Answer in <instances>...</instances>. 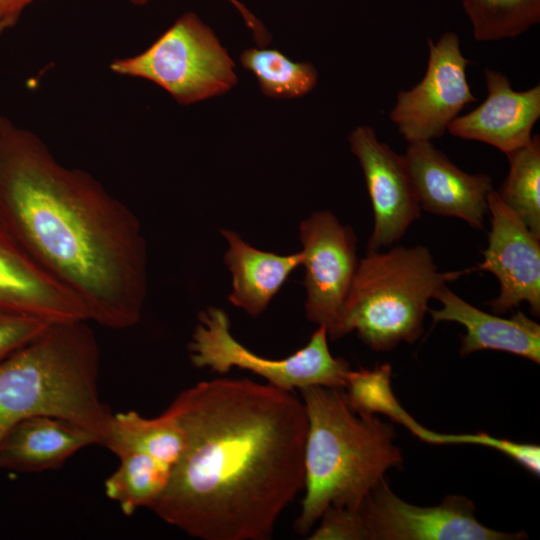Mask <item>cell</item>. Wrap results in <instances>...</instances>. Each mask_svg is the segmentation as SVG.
I'll list each match as a JSON object with an SVG mask.
<instances>
[{
    "label": "cell",
    "mask_w": 540,
    "mask_h": 540,
    "mask_svg": "<svg viewBox=\"0 0 540 540\" xmlns=\"http://www.w3.org/2000/svg\"><path fill=\"white\" fill-rule=\"evenodd\" d=\"M170 406L185 447L150 510L201 540H266L304 489L308 428L293 392L250 379L201 381Z\"/></svg>",
    "instance_id": "cell-1"
},
{
    "label": "cell",
    "mask_w": 540,
    "mask_h": 540,
    "mask_svg": "<svg viewBox=\"0 0 540 540\" xmlns=\"http://www.w3.org/2000/svg\"><path fill=\"white\" fill-rule=\"evenodd\" d=\"M0 217L89 322L142 317L147 251L140 222L90 173L61 164L34 132L0 115Z\"/></svg>",
    "instance_id": "cell-2"
},
{
    "label": "cell",
    "mask_w": 540,
    "mask_h": 540,
    "mask_svg": "<svg viewBox=\"0 0 540 540\" xmlns=\"http://www.w3.org/2000/svg\"><path fill=\"white\" fill-rule=\"evenodd\" d=\"M341 389H301L308 428L302 508L294 528L307 535L329 507L356 509L402 462L393 425L350 408Z\"/></svg>",
    "instance_id": "cell-3"
},
{
    "label": "cell",
    "mask_w": 540,
    "mask_h": 540,
    "mask_svg": "<svg viewBox=\"0 0 540 540\" xmlns=\"http://www.w3.org/2000/svg\"><path fill=\"white\" fill-rule=\"evenodd\" d=\"M100 348L87 320L51 322L0 364V441L16 423L51 416L103 444L112 415L98 389Z\"/></svg>",
    "instance_id": "cell-4"
},
{
    "label": "cell",
    "mask_w": 540,
    "mask_h": 540,
    "mask_svg": "<svg viewBox=\"0 0 540 540\" xmlns=\"http://www.w3.org/2000/svg\"><path fill=\"white\" fill-rule=\"evenodd\" d=\"M472 269L440 271L424 245L367 251L358 261L340 321L341 337L356 331L376 352L417 341L430 299Z\"/></svg>",
    "instance_id": "cell-5"
},
{
    "label": "cell",
    "mask_w": 540,
    "mask_h": 540,
    "mask_svg": "<svg viewBox=\"0 0 540 540\" xmlns=\"http://www.w3.org/2000/svg\"><path fill=\"white\" fill-rule=\"evenodd\" d=\"M119 76L148 80L181 105L230 91L237 84L235 64L219 39L196 14L180 16L142 52L113 60Z\"/></svg>",
    "instance_id": "cell-6"
},
{
    "label": "cell",
    "mask_w": 540,
    "mask_h": 540,
    "mask_svg": "<svg viewBox=\"0 0 540 540\" xmlns=\"http://www.w3.org/2000/svg\"><path fill=\"white\" fill-rule=\"evenodd\" d=\"M327 339L325 327L319 326L309 342L294 354L282 359L264 358L233 337L229 318L223 310L210 307L199 314L188 349L192 365L199 369L209 368L226 374L235 367L291 392L310 386L342 389L351 369L346 360L331 354Z\"/></svg>",
    "instance_id": "cell-7"
},
{
    "label": "cell",
    "mask_w": 540,
    "mask_h": 540,
    "mask_svg": "<svg viewBox=\"0 0 540 540\" xmlns=\"http://www.w3.org/2000/svg\"><path fill=\"white\" fill-rule=\"evenodd\" d=\"M464 496H446L422 507L399 498L385 479L353 509L357 540H513L526 534L504 533L481 524Z\"/></svg>",
    "instance_id": "cell-8"
},
{
    "label": "cell",
    "mask_w": 540,
    "mask_h": 540,
    "mask_svg": "<svg viewBox=\"0 0 540 540\" xmlns=\"http://www.w3.org/2000/svg\"><path fill=\"white\" fill-rule=\"evenodd\" d=\"M428 47L422 80L398 92L389 115L408 143L443 136L463 108L477 101L467 81L469 60L461 52L458 35L446 32L436 42L428 39Z\"/></svg>",
    "instance_id": "cell-9"
},
{
    "label": "cell",
    "mask_w": 540,
    "mask_h": 540,
    "mask_svg": "<svg viewBox=\"0 0 540 540\" xmlns=\"http://www.w3.org/2000/svg\"><path fill=\"white\" fill-rule=\"evenodd\" d=\"M307 291V318L341 338L343 306L358 266L356 236L329 211L313 213L300 224Z\"/></svg>",
    "instance_id": "cell-10"
},
{
    "label": "cell",
    "mask_w": 540,
    "mask_h": 540,
    "mask_svg": "<svg viewBox=\"0 0 540 540\" xmlns=\"http://www.w3.org/2000/svg\"><path fill=\"white\" fill-rule=\"evenodd\" d=\"M348 141L363 170L373 208L374 226L367 250L388 249L401 240L421 213L404 155L379 141L370 126L356 127Z\"/></svg>",
    "instance_id": "cell-11"
},
{
    "label": "cell",
    "mask_w": 540,
    "mask_h": 540,
    "mask_svg": "<svg viewBox=\"0 0 540 540\" xmlns=\"http://www.w3.org/2000/svg\"><path fill=\"white\" fill-rule=\"evenodd\" d=\"M491 229L483 261L475 267L491 272L499 281L497 298L487 303L494 314H503L526 302L540 315V238L492 190L487 198Z\"/></svg>",
    "instance_id": "cell-12"
},
{
    "label": "cell",
    "mask_w": 540,
    "mask_h": 540,
    "mask_svg": "<svg viewBox=\"0 0 540 540\" xmlns=\"http://www.w3.org/2000/svg\"><path fill=\"white\" fill-rule=\"evenodd\" d=\"M404 158L421 209L483 228L493 190L489 175L461 170L432 141L409 143Z\"/></svg>",
    "instance_id": "cell-13"
},
{
    "label": "cell",
    "mask_w": 540,
    "mask_h": 540,
    "mask_svg": "<svg viewBox=\"0 0 540 540\" xmlns=\"http://www.w3.org/2000/svg\"><path fill=\"white\" fill-rule=\"evenodd\" d=\"M484 73L487 97L471 112L457 116L447 131L492 145L507 155L531 140L540 118V85L516 91L501 72L486 68Z\"/></svg>",
    "instance_id": "cell-14"
},
{
    "label": "cell",
    "mask_w": 540,
    "mask_h": 540,
    "mask_svg": "<svg viewBox=\"0 0 540 540\" xmlns=\"http://www.w3.org/2000/svg\"><path fill=\"white\" fill-rule=\"evenodd\" d=\"M0 309L49 322L88 321L79 301L35 261L1 217Z\"/></svg>",
    "instance_id": "cell-15"
},
{
    "label": "cell",
    "mask_w": 540,
    "mask_h": 540,
    "mask_svg": "<svg viewBox=\"0 0 540 540\" xmlns=\"http://www.w3.org/2000/svg\"><path fill=\"white\" fill-rule=\"evenodd\" d=\"M440 309H428L435 323L450 321L461 324L466 332L461 338L460 354L467 356L483 350L515 354L540 362V325L518 310L510 318L484 312L469 304L446 286L435 298Z\"/></svg>",
    "instance_id": "cell-16"
},
{
    "label": "cell",
    "mask_w": 540,
    "mask_h": 540,
    "mask_svg": "<svg viewBox=\"0 0 540 540\" xmlns=\"http://www.w3.org/2000/svg\"><path fill=\"white\" fill-rule=\"evenodd\" d=\"M100 445L96 434L73 422L34 416L12 426L0 441V469L39 473L60 468L72 455Z\"/></svg>",
    "instance_id": "cell-17"
},
{
    "label": "cell",
    "mask_w": 540,
    "mask_h": 540,
    "mask_svg": "<svg viewBox=\"0 0 540 540\" xmlns=\"http://www.w3.org/2000/svg\"><path fill=\"white\" fill-rule=\"evenodd\" d=\"M228 242L225 263L233 276L231 303L250 316H259L290 273L302 264V252L278 255L258 250L231 231L222 230Z\"/></svg>",
    "instance_id": "cell-18"
},
{
    "label": "cell",
    "mask_w": 540,
    "mask_h": 540,
    "mask_svg": "<svg viewBox=\"0 0 540 540\" xmlns=\"http://www.w3.org/2000/svg\"><path fill=\"white\" fill-rule=\"evenodd\" d=\"M102 446L116 456L128 452L149 455L173 471L185 447V433L171 406L153 418L130 410L112 413Z\"/></svg>",
    "instance_id": "cell-19"
},
{
    "label": "cell",
    "mask_w": 540,
    "mask_h": 540,
    "mask_svg": "<svg viewBox=\"0 0 540 540\" xmlns=\"http://www.w3.org/2000/svg\"><path fill=\"white\" fill-rule=\"evenodd\" d=\"M117 457L119 465L104 483L106 496L127 516L140 508L150 509L164 493L172 469L143 453L128 452Z\"/></svg>",
    "instance_id": "cell-20"
},
{
    "label": "cell",
    "mask_w": 540,
    "mask_h": 540,
    "mask_svg": "<svg viewBox=\"0 0 540 540\" xmlns=\"http://www.w3.org/2000/svg\"><path fill=\"white\" fill-rule=\"evenodd\" d=\"M509 172L497 192L500 200L540 238V138L507 154Z\"/></svg>",
    "instance_id": "cell-21"
},
{
    "label": "cell",
    "mask_w": 540,
    "mask_h": 540,
    "mask_svg": "<svg viewBox=\"0 0 540 540\" xmlns=\"http://www.w3.org/2000/svg\"><path fill=\"white\" fill-rule=\"evenodd\" d=\"M240 62L257 78L262 93L271 98L302 97L318 81L317 70L311 63L295 62L277 49H247Z\"/></svg>",
    "instance_id": "cell-22"
},
{
    "label": "cell",
    "mask_w": 540,
    "mask_h": 540,
    "mask_svg": "<svg viewBox=\"0 0 540 540\" xmlns=\"http://www.w3.org/2000/svg\"><path fill=\"white\" fill-rule=\"evenodd\" d=\"M477 41L513 38L540 21V0H462Z\"/></svg>",
    "instance_id": "cell-23"
},
{
    "label": "cell",
    "mask_w": 540,
    "mask_h": 540,
    "mask_svg": "<svg viewBox=\"0 0 540 540\" xmlns=\"http://www.w3.org/2000/svg\"><path fill=\"white\" fill-rule=\"evenodd\" d=\"M391 373L389 364L351 370L344 387L347 390L345 399L352 410L370 415L384 414L418 437L424 427L398 402L391 387Z\"/></svg>",
    "instance_id": "cell-24"
},
{
    "label": "cell",
    "mask_w": 540,
    "mask_h": 540,
    "mask_svg": "<svg viewBox=\"0 0 540 540\" xmlns=\"http://www.w3.org/2000/svg\"><path fill=\"white\" fill-rule=\"evenodd\" d=\"M440 444H475L496 449L512 458L529 472L540 473V448L535 444L517 443L479 432L476 434L440 433Z\"/></svg>",
    "instance_id": "cell-25"
},
{
    "label": "cell",
    "mask_w": 540,
    "mask_h": 540,
    "mask_svg": "<svg viewBox=\"0 0 540 540\" xmlns=\"http://www.w3.org/2000/svg\"><path fill=\"white\" fill-rule=\"evenodd\" d=\"M51 322L0 309V364L32 341Z\"/></svg>",
    "instance_id": "cell-26"
},
{
    "label": "cell",
    "mask_w": 540,
    "mask_h": 540,
    "mask_svg": "<svg viewBox=\"0 0 540 540\" xmlns=\"http://www.w3.org/2000/svg\"><path fill=\"white\" fill-rule=\"evenodd\" d=\"M42 0H0V36L19 22L26 8Z\"/></svg>",
    "instance_id": "cell-27"
},
{
    "label": "cell",
    "mask_w": 540,
    "mask_h": 540,
    "mask_svg": "<svg viewBox=\"0 0 540 540\" xmlns=\"http://www.w3.org/2000/svg\"><path fill=\"white\" fill-rule=\"evenodd\" d=\"M131 4L142 6L149 3L151 0H128ZM241 14L248 28L251 29L254 39L259 46L267 45L270 41V35L262 25V23L238 0H227Z\"/></svg>",
    "instance_id": "cell-28"
}]
</instances>
